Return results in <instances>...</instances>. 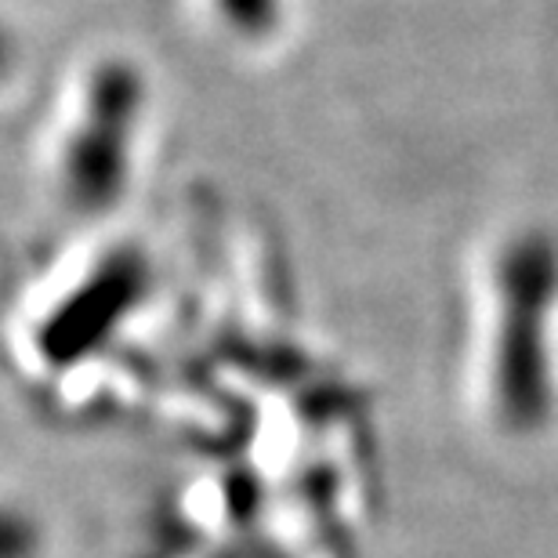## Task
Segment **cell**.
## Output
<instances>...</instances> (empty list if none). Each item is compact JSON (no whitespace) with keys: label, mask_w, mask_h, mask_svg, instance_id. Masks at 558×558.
Wrapping results in <instances>:
<instances>
[{"label":"cell","mask_w":558,"mask_h":558,"mask_svg":"<svg viewBox=\"0 0 558 558\" xmlns=\"http://www.w3.org/2000/svg\"><path fill=\"white\" fill-rule=\"evenodd\" d=\"M145 84L128 62H106L92 73L65 128L54 182L62 204L84 218L113 210L135 174Z\"/></svg>","instance_id":"6da1fadb"},{"label":"cell","mask_w":558,"mask_h":558,"mask_svg":"<svg viewBox=\"0 0 558 558\" xmlns=\"http://www.w3.org/2000/svg\"><path fill=\"white\" fill-rule=\"evenodd\" d=\"M15 62H19V44L11 37V29L0 22V81H8L11 70H15Z\"/></svg>","instance_id":"3957f363"},{"label":"cell","mask_w":558,"mask_h":558,"mask_svg":"<svg viewBox=\"0 0 558 558\" xmlns=\"http://www.w3.org/2000/svg\"><path fill=\"white\" fill-rule=\"evenodd\" d=\"M215 8L229 29L247 40L269 37L279 22V0H215Z\"/></svg>","instance_id":"7a4b0ae2"}]
</instances>
